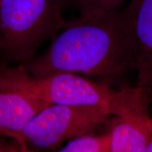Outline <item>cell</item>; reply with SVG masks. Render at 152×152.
Segmentation results:
<instances>
[{
	"label": "cell",
	"mask_w": 152,
	"mask_h": 152,
	"mask_svg": "<svg viewBox=\"0 0 152 152\" xmlns=\"http://www.w3.org/2000/svg\"><path fill=\"white\" fill-rule=\"evenodd\" d=\"M137 49L126 9L68 21L43 54L20 65L28 73H84L115 78L135 69Z\"/></svg>",
	"instance_id": "cell-1"
},
{
	"label": "cell",
	"mask_w": 152,
	"mask_h": 152,
	"mask_svg": "<svg viewBox=\"0 0 152 152\" xmlns=\"http://www.w3.org/2000/svg\"><path fill=\"white\" fill-rule=\"evenodd\" d=\"M66 0H1L0 58L24 65L38 49L68 25L63 16Z\"/></svg>",
	"instance_id": "cell-2"
},
{
	"label": "cell",
	"mask_w": 152,
	"mask_h": 152,
	"mask_svg": "<svg viewBox=\"0 0 152 152\" xmlns=\"http://www.w3.org/2000/svg\"><path fill=\"white\" fill-rule=\"evenodd\" d=\"M16 81L49 105L97 106L109 115L126 111L134 102L139 87L117 91L72 73L33 76L21 67H13Z\"/></svg>",
	"instance_id": "cell-3"
},
{
	"label": "cell",
	"mask_w": 152,
	"mask_h": 152,
	"mask_svg": "<svg viewBox=\"0 0 152 152\" xmlns=\"http://www.w3.org/2000/svg\"><path fill=\"white\" fill-rule=\"evenodd\" d=\"M109 116L97 106L49 105L25 127L23 147L52 151L68 140L89 134Z\"/></svg>",
	"instance_id": "cell-4"
},
{
	"label": "cell",
	"mask_w": 152,
	"mask_h": 152,
	"mask_svg": "<svg viewBox=\"0 0 152 152\" xmlns=\"http://www.w3.org/2000/svg\"><path fill=\"white\" fill-rule=\"evenodd\" d=\"M49 106L23 87L15 78L13 68L0 66V132L20 147L25 127L42 110Z\"/></svg>",
	"instance_id": "cell-5"
},
{
	"label": "cell",
	"mask_w": 152,
	"mask_h": 152,
	"mask_svg": "<svg viewBox=\"0 0 152 152\" xmlns=\"http://www.w3.org/2000/svg\"><path fill=\"white\" fill-rule=\"evenodd\" d=\"M152 88L146 87L126 111L114 116L110 152H144L152 135Z\"/></svg>",
	"instance_id": "cell-6"
},
{
	"label": "cell",
	"mask_w": 152,
	"mask_h": 152,
	"mask_svg": "<svg viewBox=\"0 0 152 152\" xmlns=\"http://www.w3.org/2000/svg\"><path fill=\"white\" fill-rule=\"evenodd\" d=\"M125 9L137 49V86L152 88V0H130Z\"/></svg>",
	"instance_id": "cell-7"
},
{
	"label": "cell",
	"mask_w": 152,
	"mask_h": 152,
	"mask_svg": "<svg viewBox=\"0 0 152 152\" xmlns=\"http://www.w3.org/2000/svg\"><path fill=\"white\" fill-rule=\"evenodd\" d=\"M111 133L101 135L79 137L70 142L58 152H110ZM26 152H33L27 149Z\"/></svg>",
	"instance_id": "cell-8"
},
{
	"label": "cell",
	"mask_w": 152,
	"mask_h": 152,
	"mask_svg": "<svg viewBox=\"0 0 152 152\" xmlns=\"http://www.w3.org/2000/svg\"><path fill=\"white\" fill-rule=\"evenodd\" d=\"M80 17L88 18L110 12L119 7L126 0H71Z\"/></svg>",
	"instance_id": "cell-9"
},
{
	"label": "cell",
	"mask_w": 152,
	"mask_h": 152,
	"mask_svg": "<svg viewBox=\"0 0 152 152\" xmlns=\"http://www.w3.org/2000/svg\"><path fill=\"white\" fill-rule=\"evenodd\" d=\"M6 136L0 132V152H20L22 147L16 142L15 144H11L4 140Z\"/></svg>",
	"instance_id": "cell-10"
},
{
	"label": "cell",
	"mask_w": 152,
	"mask_h": 152,
	"mask_svg": "<svg viewBox=\"0 0 152 152\" xmlns=\"http://www.w3.org/2000/svg\"><path fill=\"white\" fill-rule=\"evenodd\" d=\"M144 152H152V135Z\"/></svg>",
	"instance_id": "cell-11"
},
{
	"label": "cell",
	"mask_w": 152,
	"mask_h": 152,
	"mask_svg": "<svg viewBox=\"0 0 152 152\" xmlns=\"http://www.w3.org/2000/svg\"><path fill=\"white\" fill-rule=\"evenodd\" d=\"M150 112H151V114L152 115V102L151 104V107H150Z\"/></svg>",
	"instance_id": "cell-12"
},
{
	"label": "cell",
	"mask_w": 152,
	"mask_h": 152,
	"mask_svg": "<svg viewBox=\"0 0 152 152\" xmlns=\"http://www.w3.org/2000/svg\"><path fill=\"white\" fill-rule=\"evenodd\" d=\"M0 1H1V0H0Z\"/></svg>",
	"instance_id": "cell-13"
}]
</instances>
